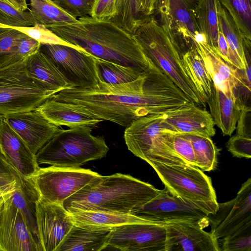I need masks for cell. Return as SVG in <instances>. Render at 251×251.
Listing matches in <instances>:
<instances>
[{
	"label": "cell",
	"mask_w": 251,
	"mask_h": 251,
	"mask_svg": "<svg viewBox=\"0 0 251 251\" xmlns=\"http://www.w3.org/2000/svg\"><path fill=\"white\" fill-rule=\"evenodd\" d=\"M182 134L191 143L196 166L203 172L214 170L218 164L220 150L211 138L199 134Z\"/></svg>",
	"instance_id": "cell-32"
},
{
	"label": "cell",
	"mask_w": 251,
	"mask_h": 251,
	"mask_svg": "<svg viewBox=\"0 0 251 251\" xmlns=\"http://www.w3.org/2000/svg\"><path fill=\"white\" fill-rule=\"evenodd\" d=\"M1 116L0 115V120L1 119Z\"/></svg>",
	"instance_id": "cell-51"
},
{
	"label": "cell",
	"mask_w": 251,
	"mask_h": 251,
	"mask_svg": "<svg viewBox=\"0 0 251 251\" xmlns=\"http://www.w3.org/2000/svg\"><path fill=\"white\" fill-rule=\"evenodd\" d=\"M12 27L37 41L41 44L65 45L85 51L81 48L63 40L46 26L40 24H36L34 25L30 26Z\"/></svg>",
	"instance_id": "cell-37"
},
{
	"label": "cell",
	"mask_w": 251,
	"mask_h": 251,
	"mask_svg": "<svg viewBox=\"0 0 251 251\" xmlns=\"http://www.w3.org/2000/svg\"><path fill=\"white\" fill-rule=\"evenodd\" d=\"M25 68L32 80L54 94L69 87L66 79L54 64L40 50L26 58Z\"/></svg>",
	"instance_id": "cell-23"
},
{
	"label": "cell",
	"mask_w": 251,
	"mask_h": 251,
	"mask_svg": "<svg viewBox=\"0 0 251 251\" xmlns=\"http://www.w3.org/2000/svg\"><path fill=\"white\" fill-rule=\"evenodd\" d=\"M92 131L88 126L61 128L36 154L38 165L78 168L105 157L109 149L104 139Z\"/></svg>",
	"instance_id": "cell-5"
},
{
	"label": "cell",
	"mask_w": 251,
	"mask_h": 251,
	"mask_svg": "<svg viewBox=\"0 0 251 251\" xmlns=\"http://www.w3.org/2000/svg\"><path fill=\"white\" fill-rule=\"evenodd\" d=\"M160 191L129 175H99L65 200L63 205L70 213L95 211L131 214Z\"/></svg>",
	"instance_id": "cell-3"
},
{
	"label": "cell",
	"mask_w": 251,
	"mask_h": 251,
	"mask_svg": "<svg viewBox=\"0 0 251 251\" xmlns=\"http://www.w3.org/2000/svg\"><path fill=\"white\" fill-rule=\"evenodd\" d=\"M99 174L89 169L40 167L31 176L25 177L35 189L39 199L50 203L62 204Z\"/></svg>",
	"instance_id": "cell-9"
},
{
	"label": "cell",
	"mask_w": 251,
	"mask_h": 251,
	"mask_svg": "<svg viewBox=\"0 0 251 251\" xmlns=\"http://www.w3.org/2000/svg\"><path fill=\"white\" fill-rule=\"evenodd\" d=\"M229 13L243 37L251 39V0H218Z\"/></svg>",
	"instance_id": "cell-35"
},
{
	"label": "cell",
	"mask_w": 251,
	"mask_h": 251,
	"mask_svg": "<svg viewBox=\"0 0 251 251\" xmlns=\"http://www.w3.org/2000/svg\"><path fill=\"white\" fill-rule=\"evenodd\" d=\"M40 46L39 42L23 33L0 68L29 57L39 50Z\"/></svg>",
	"instance_id": "cell-38"
},
{
	"label": "cell",
	"mask_w": 251,
	"mask_h": 251,
	"mask_svg": "<svg viewBox=\"0 0 251 251\" xmlns=\"http://www.w3.org/2000/svg\"><path fill=\"white\" fill-rule=\"evenodd\" d=\"M148 163L171 195L208 215L216 212L219 203L211 179L200 168L189 164L169 165L156 161Z\"/></svg>",
	"instance_id": "cell-7"
},
{
	"label": "cell",
	"mask_w": 251,
	"mask_h": 251,
	"mask_svg": "<svg viewBox=\"0 0 251 251\" xmlns=\"http://www.w3.org/2000/svg\"><path fill=\"white\" fill-rule=\"evenodd\" d=\"M166 231V251H220L217 239L203 228L209 225L205 220L163 222Z\"/></svg>",
	"instance_id": "cell-13"
},
{
	"label": "cell",
	"mask_w": 251,
	"mask_h": 251,
	"mask_svg": "<svg viewBox=\"0 0 251 251\" xmlns=\"http://www.w3.org/2000/svg\"><path fill=\"white\" fill-rule=\"evenodd\" d=\"M38 232L42 251H56L74 224L62 204L35 202Z\"/></svg>",
	"instance_id": "cell-15"
},
{
	"label": "cell",
	"mask_w": 251,
	"mask_h": 251,
	"mask_svg": "<svg viewBox=\"0 0 251 251\" xmlns=\"http://www.w3.org/2000/svg\"><path fill=\"white\" fill-rule=\"evenodd\" d=\"M185 69L200 95L206 103L212 91L213 82L208 74L202 58L195 48L182 55Z\"/></svg>",
	"instance_id": "cell-28"
},
{
	"label": "cell",
	"mask_w": 251,
	"mask_h": 251,
	"mask_svg": "<svg viewBox=\"0 0 251 251\" xmlns=\"http://www.w3.org/2000/svg\"><path fill=\"white\" fill-rule=\"evenodd\" d=\"M217 0H199L196 11L200 35L210 46L217 50L219 26Z\"/></svg>",
	"instance_id": "cell-29"
},
{
	"label": "cell",
	"mask_w": 251,
	"mask_h": 251,
	"mask_svg": "<svg viewBox=\"0 0 251 251\" xmlns=\"http://www.w3.org/2000/svg\"><path fill=\"white\" fill-rule=\"evenodd\" d=\"M0 251H40L10 198L0 207Z\"/></svg>",
	"instance_id": "cell-17"
},
{
	"label": "cell",
	"mask_w": 251,
	"mask_h": 251,
	"mask_svg": "<svg viewBox=\"0 0 251 251\" xmlns=\"http://www.w3.org/2000/svg\"><path fill=\"white\" fill-rule=\"evenodd\" d=\"M159 0H140L144 13L149 17L154 15Z\"/></svg>",
	"instance_id": "cell-48"
},
{
	"label": "cell",
	"mask_w": 251,
	"mask_h": 251,
	"mask_svg": "<svg viewBox=\"0 0 251 251\" xmlns=\"http://www.w3.org/2000/svg\"><path fill=\"white\" fill-rule=\"evenodd\" d=\"M194 48L202 58L214 85L226 95L235 99V93L238 85L246 79L243 70L226 62L217 50L209 45L202 36L195 43Z\"/></svg>",
	"instance_id": "cell-19"
},
{
	"label": "cell",
	"mask_w": 251,
	"mask_h": 251,
	"mask_svg": "<svg viewBox=\"0 0 251 251\" xmlns=\"http://www.w3.org/2000/svg\"><path fill=\"white\" fill-rule=\"evenodd\" d=\"M70 217L74 225L90 229H112L125 224L148 220L130 213L95 211L70 213Z\"/></svg>",
	"instance_id": "cell-25"
},
{
	"label": "cell",
	"mask_w": 251,
	"mask_h": 251,
	"mask_svg": "<svg viewBox=\"0 0 251 251\" xmlns=\"http://www.w3.org/2000/svg\"><path fill=\"white\" fill-rule=\"evenodd\" d=\"M11 196L4 194L0 190V206L4 203V202L10 198Z\"/></svg>",
	"instance_id": "cell-50"
},
{
	"label": "cell",
	"mask_w": 251,
	"mask_h": 251,
	"mask_svg": "<svg viewBox=\"0 0 251 251\" xmlns=\"http://www.w3.org/2000/svg\"><path fill=\"white\" fill-rule=\"evenodd\" d=\"M26 58L0 68V115L33 110L54 94L28 75Z\"/></svg>",
	"instance_id": "cell-8"
},
{
	"label": "cell",
	"mask_w": 251,
	"mask_h": 251,
	"mask_svg": "<svg viewBox=\"0 0 251 251\" xmlns=\"http://www.w3.org/2000/svg\"><path fill=\"white\" fill-rule=\"evenodd\" d=\"M236 129V134L251 138V109H241Z\"/></svg>",
	"instance_id": "cell-46"
},
{
	"label": "cell",
	"mask_w": 251,
	"mask_h": 251,
	"mask_svg": "<svg viewBox=\"0 0 251 251\" xmlns=\"http://www.w3.org/2000/svg\"><path fill=\"white\" fill-rule=\"evenodd\" d=\"M36 154L61 128L49 121L37 109L2 117Z\"/></svg>",
	"instance_id": "cell-18"
},
{
	"label": "cell",
	"mask_w": 251,
	"mask_h": 251,
	"mask_svg": "<svg viewBox=\"0 0 251 251\" xmlns=\"http://www.w3.org/2000/svg\"><path fill=\"white\" fill-rule=\"evenodd\" d=\"M221 248L224 251H251V223L222 238Z\"/></svg>",
	"instance_id": "cell-40"
},
{
	"label": "cell",
	"mask_w": 251,
	"mask_h": 251,
	"mask_svg": "<svg viewBox=\"0 0 251 251\" xmlns=\"http://www.w3.org/2000/svg\"><path fill=\"white\" fill-rule=\"evenodd\" d=\"M117 12V0H95L89 16L99 21H111Z\"/></svg>",
	"instance_id": "cell-44"
},
{
	"label": "cell",
	"mask_w": 251,
	"mask_h": 251,
	"mask_svg": "<svg viewBox=\"0 0 251 251\" xmlns=\"http://www.w3.org/2000/svg\"><path fill=\"white\" fill-rule=\"evenodd\" d=\"M131 214L157 221L205 220L208 215L201 210L171 195L165 187L159 194Z\"/></svg>",
	"instance_id": "cell-16"
},
{
	"label": "cell",
	"mask_w": 251,
	"mask_h": 251,
	"mask_svg": "<svg viewBox=\"0 0 251 251\" xmlns=\"http://www.w3.org/2000/svg\"><path fill=\"white\" fill-rule=\"evenodd\" d=\"M50 98L125 127L141 117L167 114L194 103L150 60L148 68L132 81L69 86Z\"/></svg>",
	"instance_id": "cell-1"
},
{
	"label": "cell",
	"mask_w": 251,
	"mask_h": 251,
	"mask_svg": "<svg viewBox=\"0 0 251 251\" xmlns=\"http://www.w3.org/2000/svg\"><path fill=\"white\" fill-rule=\"evenodd\" d=\"M53 2L71 16L82 18L90 16L95 0H53Z\"/></svg>",
	"instance_id": "cell-41"
},
{
	"label": "cell",
	"mask_w": 251,
	"mask_h": 251,
	"mask_svg": "<svg viewBox=\"0 0 251 251\" xmlns=\"http://www.w3.org/2000/svg\"></svg>",
	"instance_id": "cell-53"
},
{
	"label": "cell",
	"mask_w": 251,
	"mask_h": 251,
	"mask_svg": "<svg viewBox=\"0 0 251 251\" xmlns=\"http://www.w3.org/2000/svg\"><path fill=\"white\" fill-rule=\"evenodd\" d=\"M199 0H159L155 13L172 42L183 54L201 36L196 17Z\"/></svg>",
	"instance_id": "cell-10"
},
{
	"label": "cell",
	"mask_w": 251,
	"mask_h": 251,
	"mask_svg": "<svg viewBox=\"0 0 251 251\" xmlns=\"http://www.w3.org/2000/svg\"><path fill=\"white\" fill-rule=\"evenodd\" d=\"M166 245L163 222L148 219L111 229L107 237L106 248L121 251H166Z\"/></svg>",
	"instance_id": "cell-11"
},
{
	"label": "cell",
	"mask_w": 251,
	"mask_h": 251,
	"mask_svg": "<svg viewBox=\"0 0 251 251\" xmlns=\"http://www.w3.org/2000/svg\"><path fill=\"white\" fill-rule=\"evenodd\" d=\"M132 35L148 58L195 104L205 106L185 69L182 53L154 16L139 26Z\"/></svg>",
	"instance_id": "cell-4"
},
{
	"label": "cell",
	"mask_w": 251,
	"mask_h": 251,
	"mask_svg": "<svg viewBox=\"0 0 251 251\" xmlns=\"http://www.w3.org/2000/svg\"><path fill=\"white\" fill-rule=\"evenodd\" d=\"M46 54L62 74L69 86L98 84L96 57L86 51L58 44H41Z\"/></svg>",
	"instance_id": "cell-12"
},
{
	"label": "cell",
	"mask_w": 251,
	"mask_h": 251,
	"mask_svg": "<svg viewBox=\"0 0 251 251\" xmlns=\"http://www.w3.org/2000/svg\"><path fill=\"white\" fill-rule=\"evenodd\" d=\"M172 146L174 151L178 156L188 164L196 166L191 143L184 134L176 133L174 136Z\"/></svg>",
	"instance_id": "cell-43"
},
{
	"label": "cell",
	"mask_w": 251,
	"mask_h": 251,
	"mask_svg": "<svg viewBox=\"0 0 251 251\" xmlns=\"http://www.w3.org/2000/svg\"><path fill=\"white\" fill-rule=\"evenodd\" d=\"M150 17L144 13L140 0H117V12L111 21L132 35Z\"/></svg>",
	"instance_id": "cell-31"
},
{
	"label": "cell",
	"mask_w": 251,
	"mask_h": 251,
	"mask_svg": "<svg viewBox=\"0 0 251 251\" xmlns=\"http://www.w3.org/2000/svg\"><path fill=\"white\" fill-rule=\"evenodd\" d=\"M164 120L179 133L199 134L211 138L216 133L210 113L195 103L163 114Z\"/></svg>",
	"instance_id": "cell-21"
},
{
	"label": "cell",
	"mask_w": 251,
	"mask_h": 251,
	"mask_svg": "<svg viewBox=\"0 0 251 251\" xmlns=\"http://www.w3.org/2000/svg\"><path fill=\"white\" fill-rule=\"evenodd\" d=\"M206 103L215 125L223 135L230 136L236 129L241 110L238 102L233 97L226 95L213 84Z\"/></svg>",
	"instance_id": "cell-24"
},
{
	"label": "cell",
	"mask_w": 251,
	"mask_h": 251,
	"mask_svg": "<svg viewBox=\"0 0 251 251\" xmlns=\"http://www.w3.org/2000/svg\"><path fill=\"white\" fill-rule=\"evenodd\" d=\"M243 49L245 65V69L243 71L246 78L251 82V39L243 37Z\"/></svg>",
	"instance_id": "cell-47"
},
{
	"label": "cell",
	"mask_w": 251,
	"mask_h": 251,
	"mask_svg": "<svg viewBox=\"0 0 251 251\" xmlns=\"http://www.w3.org/2000/svg\"><path fill=\"white\" fill-rule=\"evenodd\" d=\"M37 109L50 123L70 128L88 126H96L102 120L77 105L48 99Z\"/></svg>",
	"instance_id": "cell-22"
},
{
	"label": "cell",
	"mask_w": 251,
	"mask_h": 251,
	"mask_svg": "<svg viewBox=\"0 0 251 251\" xmlns=\"http://www.w3.org/2000/svg\"><path fill=\"white\" fill-rule=\"evenodd\" d=\"M23 33L11 26L0 24V65Z\"/></svg>",
	"instance_id": "cell-42"
},
{
	"label": "cell",
	"mask_w": 251,
	"mask_h": 251,
	"mask_svg": "<svg viewBox=\"0 0 251 251\" xmlns=\"http://www.w3.org/2000/svg\"><path fill=\"white\" fill-rule=\"evenodd\" d=\"M30 10L37 24L47 27L56 25L72 23L76 19L63 10L51 0H29Z\"/></svg>",
	"instance_id": "cell-30"
},
{
	"label": "cell",
	"mask_w": 251,
	"mask_h": 251,
	"mask_svg": "<svg viewBox=\"0 0 251 251\" xmlns=\"http://www.w3.org/2000/svg\"><path fill=\"white\" fill-rule=\"evenodd\" d=\"M0 24L11 27H26L37 23L30 11H20L0 0Z\"/></svg>",
	"instance_id": "cell-36"
},
{
	"label": "cell",
	"mask_w": 251,
	"mask_h": 251,
	"mask_svg": "<svg viewBox=\"0 0 251 251\" xmlns=\"http://www.w3.org/2000/svg\"><path fill=\"white\" fill-rule=\"evenodd\" d=\"M111 229H90L73 225L56 251H100L107 247Z\"/></svg>",
	"instance_id": "cell-26"
},
{
	"label": "cell",
	"mask_w": 251,
	"mask_h": 251,
	"mask_svg": "<svg viewBox=\"0 0 251 251\" xmlns=\"http://www.w3.org/2000/svg\"><path fill=\"white\" fill-rule=\"evenodd\" d=\"M208 219L210 232L218 240L251 223V178L242 185L234 199L218 203L217 210Z\"/></svg>",
	"instance_id": "cell-14"
},
{
	"label": "cell",
	"mask_w": 251,
	"mask_h": 251,
	"mask_svg": "<svg viewBox=\"0 0 251 251\" xmlns=\"http://www.w3.org/2000/svg\"><path fill=\"white\" fill-rule=\"evenodd\" d=\"M24 177L0 152V190L11 196Z\"/></svg>",
	"instance_id": "cell-39"
},
{
	"label": "cell",
	"mask_w": 251,
	"mask_h": 251,
	"mask_svg": "<svg viewBox=\"0 0 251 251\" xmlns=\"http://www.w3.org/2000/svg\"><path fill=\"white\" fill-rule=\"evenodd\" d=\"M226 148L234 157L247 159L251 157V138L236 134L229 138Z\"/></svg>",
	"instance_id": "cell-45"
},
{
	"label": "cell",
	"mask_w": 251,
	"mask_h": 251,
	"mask_svg": "<svg viewBox=\"0 0 251 251\" xmlns=\"http://www.w3.org/2000/svg\"></svg>",
	"instance_id": "cell-52"
},
{
	"label": "cell",
	"mask_w": 251,
	"mask_h": 251,
	"mask_svg": "<svg viewBox=\"0 0 251 251\" xmlns=\"http://www.w3.org/2000/svg\"><path fill=\"white\" fill-rule=\"evenodd\" d=\"M176 133L163 114H154L133 121L126 126L124 136L128 150L147 163L188 164L173 149L172 141Z\"/></svg>",
	"instance_id": "cell-6"
},
{
	"label": "cell",
	"mask_w": 251,
	"mask_h": 251,
	"mask_svg": "<svg viewBox=\"0 0 251 251\" xmlns=\"http://www.w3.org/2000/svg\"><path fill=\"white\" fill-rule=\"evenodd\" d=\"M57 36L93 56L132 68L146 71L150 60L133 35L111 21H99L90 16L72 23L48 27Z\"/></svg>",
	"instance_id": "cell-2"
},
{
	"label": "cell",
	"mask_w": 251,
	"mask_h": 251,
	"mask_svg": "<svg viewBox=\"0 0 251 251\" xmlns=\"http://www.w3.org/2000/svg\"><path fill=\"white\" fill-rule=\"evenodd\" d=\"M0 152L24 177L32 176L40 167L36 154L2 118L0 120Z\"/></svg>",
	"instance_id": "cell-20"
},
{
	"label": "cell",
	"mask_w": 251,
	"mask_h": 251,
	"mask_svg": "<svg viewBox=\"0 0 251 251\" xmlns=\"http://www.w3.org/2000/svg\"><path fill=\"white\" fill-rule=\"evenodd\" d=\"M20 212L31 235L42 251L36 223L35 202L39 197L29 183L23 179L21 185L10 198Z\"/></svg>",
	"instance_id": "cell-27"
},
{
	"label": "cell",
	"mask_w": 251,
	"mask_h": 251,
	"mask_svg": "<svg viewBox=\"0 0 251 251\" xmlns=\"http://www.w3.org/2000/svg\"><path fill=\"white\" fill-rule=\"evenodd\" d=\"M14 7L18 10L24 12L27 8L26 0H1Z\"/></svg>",
	"instance_id": "cell-49"
},
{
	"label": "cell",
	"mask_w": 251,
	"mask_h": 251,
	"mask_svg": "<svg viewBox=\"0 0 251 251\" xmlns=\"http://www.w3.org/2000/svg\"><path fill=\"white\" fill-rule=\"evenodd\" d=\"M216 7L219 30L223 34L230 50L239 56L245 65L243 37L229 13L218 0Z\"/></svg>",
	"instance_id": "cell-34"
},
{
	"label": "cell",
	"mask_w": 251,
	"mask_h": 251,
	"mask_svg": "<svg viewBox=\"0 0 251 251\" xmlns=\"http://www.w3.org/2000/svg\"><path fill=\"white\" fill-rule=\"evenodd\" d=\"M96 63L100 81L109 84H120L132 81L138 78L143 73L96 57Z\"/></svg>",
	"instance_id": "cell-33"
}]
</instances>
